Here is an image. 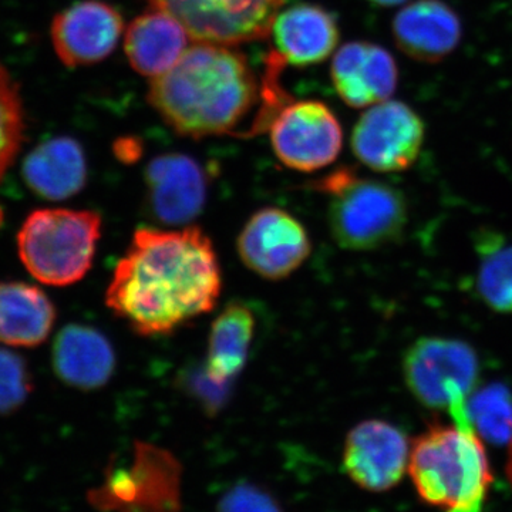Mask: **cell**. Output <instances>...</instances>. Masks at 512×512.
<instances>
[{"instance_id": "3957f363", "label": "cell", "mask_w": 512, "mask_h": 512, "mask_svg": "<svg viewBox=\"0 0 512 512\" xmlns=\"http://www.w3.org/2000/svg\"><path fill=\"white\" fill-rule=\"evenodd\" d=\"M410 476L426 503L481 512L493 476L473 427L433 426L414 441Z\"/></svg>"}, {"instance_id": "9a60e30c", "label": "cell", "mask_w": 512, "mask_h": 512, "mask_svg": "<svg viewBox=\"0 0 512 512\" xmlns=\"http://www.w3.org/2000/svg\"><path fill=\"white\" fill-rule=\"evenodd\" d=\"M393 37L404 55L437 63L457 49L463 36L460 18L441 0H414L393 20Z\"/></svg>"}, {"instance_id": "83f0119b", "label": "cell", "mask_w": 512, "mask_h": 512, "mask_svg": "<svg viewBox=\"0 0 512 512\" xmlns=\"http://www.w3.org/2000/svg\"><path fill=\"white\" fill-rule=\"evenodd\" d=\"M510 444H511V450H510V458H508L507 473H508V478H510V481L512 484V441Z\"/></svg>"}, {"instance_id": "d6986e66", "label": "cell", "mask_w": 512, "mask_h": 512, "mask_svg": "<svg viewBox=\"0 0 512 512\" xmlns=\"http://www.w3.org/2000/svg\"><path fill=\"white\" fill-rule=\"evenodd\" d=\"M188 40L190 36L173 16L151 8L128 25L124 52L137 73L153 80L180 60Z\"/></svg>"}, {"instance_id": "e0dca14e", "label": "cell", "mask_w": 512, "mask_h": 512, "mask_svg": "<svg viewBox=\"0 0 512 512\" xmlns=\"http://www.w3.org/2000/svg\"><path fill=\"white\" fill-rule=\"evenodd\" d=\"M52 359L59 379L80 390L106 386L116 370V353L110 340L86 325H69L60 330Z\"/></svg>"}, {"instance_id": "4316f807", "label": "cell", "mask_w": 512, "mask_h": 512, "mask_svg": "<svg viewBox=\"0 0 512 512\" xmlns=\"http://www.w3.org/2000/svg\"><path fill=\"white\" fill-rule=\"evenodd\" d=\"M370 2L379 6H389L390 8V6L403 5V3H406L407 0H370Z\"/></svg>"}, {"instance_id": "5bb4252c", "label": "cell", "mask_w": 512, "mask_h": 512, "mask_svg": "<svg viewBox=\"0 0 512 512\" xmlns=\"http://www.w3.org/2000/svg\"><path fill=\"white\" fill-rule=\"evenodd\" d=\"M333 84L340 99L355 109H369L392 99L399 83L393 56L382 46L350 42L333 56Z\"/></svg>"}, {"instance_id": "f1b7e54d", "label": "cell", "mask_w": 512, "mask_h": 512, "mask_svg": "<svg viewBox=\"0 0 512 512\" xmlns=\"http://www.w3.org/2000/svg\"><path fill=\"white\" fill-rule=\"evenodd\" d=\"M2 218H3L2 210H0V222H2Z\"/></svg>"}, {"instance_id": "277c9868", "label": "cell", "mask_w": 512, "mask_h": 512, "mask_svg": "<svg viewBox=\"0 0 512 512\" xmlns=\"http://www.w3.org/2000/svg\"><path fill=\"white\" fill-rule=\"evenodd\" d=\"M100 238L97 212L66 208L33 211L18 234L20 261L42 284L73 285L92 269Z\"/></svg>"}, {"instance_id": "ac0fdd59", "label": "cell", "mask_w": 512, "mask_h": 512, "mask_svg": "<svg viewBox=\"0 0 512 512\" xmlns=\"http://www.w3.org/2000/svg\"><path fill=\"white\" fill-rule=\"evenodd\" d=\"M22 174L26 185L39 197L64 201L86 185V156L74 138L53 137L28 154Z\"/></svg>"}, {"instance_id": "4fadbf2b", "label": "cell", "mask_w": 512, "mask_h": 512, "mask_svg": "<svg viewBox=\"0 0 512 512\" xmlns=\"http://www.w3.org/2000/svg\"><path fill=\"white\" fill-rule=\"evenodd\" d=\"M124 20L109 3L82 0L55 16L50 28L53 49L66 67L90 66L119 45Z\"/></svg>"}, {"instance_id": "8fae6325", "label": "cell", "mask_w": 512, "mask_h": 512, "mask_svg": "<svg viewBox=\"0 0 512 512\" xmlns=\"http://www.w3.org/2000/svg\"><path fill=\"white\" fill-rule=\"evenodd\" d=\"M146 188L148 215L168 227H181L204 211L208 177L195 158L168 153L147 165Z\"/></svg>"}, {"instance_id": "52a82bcc", "label": "cell", "mask_w": 512, "mask_h": 512, "mask_svg": "<svg viewBox=\"0 0 512 512\" xmlns=\"http://www.w3.org/2000/svg\"><path fill=\"white\" fill-rule=\"evenodd\" d=\"M173 16L191 40L237 46L266 39L285 0H148Z\"/></svg>"}, {"instance_id": "603a6c76", "label": "cell", "mask_w": 512, "mask_h": 512, "mask_svg": "<svg viewBox=\"0 0 512 512\" xmlns=\"http://www.w3.org/2000/svg\"><path fill=\"white\" fill-rule=\"evenodd\" d=\"M481 299L497 312H512V245L485 248L477 275Z\"/></svg>"}, {"instance_id": "484cf974", "label": "cell", "mask_w": 512, "mask_h": 512, "mask_svg": "<svg viewBox=\"0 0 512 512\" xmlns=\"http://www.w3.org/2000/svg\"><path fill=\"white\" fill-rule=\"evenodd\" d=\"M217 512H282L274 497L254 484H238L222 495Z\"/></svg>"}, {"instance_id": "cb8c5ba5", "label": "cell", "mask_w": 512, "mask_h": 512, "mask_svg": "<svg viewBox=\"0 0 512 512\" xmlns=\"http://www.w3.org/2000/svg\"><path fill=\"white\" fill-rule=\"evenodd\" d=\"M25 136V113L18 84L0 63V180L18 157Z\"/></svg>"}, {"instance_id": "ffe728a7", "label": "cell", "mask_w": 512, "mask_h": 512, "mask_svg": "<svg viewBox=\"0 0 512 512\" xmlns=\"http://www.w3.org/2000/svg\"><path fill=\"white\" fill-rule=\"evenodd\" d=\"M56 322V309L45 292L23 282H0V342L13 348L45 343Z\"/></svg>"}, {"instance_id": "9c48e42d", "label": "cell", "mask_w": 512, "mask_h": 512, "mask_svg": "<svg viewBox=\"0 0 512 512\" xmlns=\"http://www.w3.org/2000/svg\"><path fill=\"white\" fill-rule=\"evenodd\" d=\"M426 127L403 101L386 100L369 107L357 120L352 150L357 160L377 173H400L416 163Z\"/></svg>"}, {"instance_id": "7402d4cb", "label": "cell", "mask_w": 512, "mask_h": 512, "mask_svg": "<svg viewBox=\"0 0 512 512\" xmlns=\"http://www.w3.org/2000/svg\"><path fill=\"white\" fill-rule=\"evenodd\" d=\"M467 417L478 436L491 444L512 441V394L501 383L474 390L466 403Z\"/></svg>"}, {"instance_id": "7c38bea8", "label": "cell", "mask_w": 512, "mask_h": 512, "mask_svg": "<svg viewBox=\"0 0 512 512\" xmlns=\"http://www.w3.org/2000/svg\"><path fill=\"white\" fill-rule=\"evenodd\" d=\"M406 436L383 420L356 424L346 437L343 468L360 488L373 493L390 490L402 481L409 466Z\"/></svg>"}, {"instance_id": "44dd1931", "label": "cell", "mask_w": 512, "mask_h": 512, "mask_svg": "<svg viewBox=\"0 0 512 512\" xmlns=\"http://www.w3.org/2000/svg\"><path fill=\"white\" fill-rule=\"evenodd\" d=\"M205 375L218 386H225L242 372L255 335V316L245 303L225 306L211 325Z\"/></svg>"}, {"instance_id": "8992f818", "label": "cell", "mask_w": 512, "mask_h": 512, "mask_svg": "<svg viewBox=\"0 0 512 512\" xmlns=\"http://www.w3.org/2000/svg\"><path fill=\"white\" fill-rule=\"evenodd\" d=\"M478 369L474 349L456 339H419L403 360L404 380L413 396L431 410L447 412L460 427H473L466 403L476 389Z\"/></svg>"}, {"instance_id": "5b68a950", "label": "cell", "mask_w": 512, "mask_h": 512, "mask_svg": "<svg viewBox=\"0 0 512 512\" xmlns=\"http://www.w3.org/2000/svg\"><path fill=\"white\" fill-rule=\"evenodd\" d=\"M318 188L330 197L329 227L340 248L372 251L403 234L407 204L392 185L343 168L319 181Z\"/></svg>"}, {"instance_id": "30bf717a", "label": "cell", "mask_w": 512, "mask_h": 512, "mask_svg": "<svg viewBox=\"0 0 512 512\" xmlns=\"http://www.w3.org/2000/svg\"><path fill=\"white\" fill-rule=\"evenodd\" d=\"M237 247L249 271L268 281L288 278L312 252L311 238L302 222L276 207L261 208L251 215L239 234Z\"/></svg>"}, {"instance_id": "ba28073f", "label": "cell", "mask_w": 512, "mask_h": 512, "mask_svg": "<svg viewBox=\"0 0 512 512\" xmlns=\"http://www.w3.org/2000/svg\"><path fill=\"white\" fill-rule=\"evenodd\" d=\"M269 131L276 158L301 173L328 167L342 151V127L333 111L320 101L285 104L269 124Z\"/></svg>"}, {"instance_id": "6da1fadb", "label": "cell", "mask_w": 512, "mask_h": 512, "mask_svg": "<svg viewBox=\"0 0 512 512\" xmlns=\"http://www.w3.org/2000/svg\"><path fill=\"white\" fill-rule=\"evenodd\" d=\"M221 289L217 252L202 229L140 228L114 268L106 305L134 333L154 338L210 313Z\"/></svg>"}, {"instance_id": "2e32d148", "label": "cell", "mask_w": 512, "mask_h": 512, "mask_svg": "<svg viewBox=\"0 0 512 512\" xmlns=\"http://www.w3.org/2000/svg\"><path fill=\"white\" fill-rule=\"evenodd\" d=\"M269 35L274 37L276 55L296 67L323 62L339 43L335 18L320 6L308 3L281 10Z\"/></svg>"}, {"instance_id": "d4e9b609", "label": "cell", "mask_w": 512, "mask_h": 512, "mask_svg": "<svg viewBox=\"0 0 512 512\" xmlns=\"http://www.w3.org/2000/svg\"><path fill=\"white\" fill-rule=\"evenodd\" d=\"M32 392V379L22 356L0 349V414L20 409Z\"/></svg>"}, {"instance_id": "7a4b0ae2", "label": "cell", "mask_w": 512, "mask_h": 512, "mask_svg": "<svg viewBox=\"0 0 512 512\" xmlns=\"http://www.w3.org/2000/svg\"><path fill=\"white\" fill-rule=\"evenodd\" d=\"M258 92L254 70L234 46L195 42L151 80L148 101L175 133L205 138L234 133Z\"/></svg>"}]
</instances>
